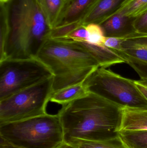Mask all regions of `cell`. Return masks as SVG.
<instances>
[{"mask_svg":"<svg viewBox=\"0 0 147 148\" xmlns=\"http://www.w3.org/2000/svg\"><path fill=\"white\" fill-rule=\"evenodd\" d=\"M88 33L86 29V26L82 25L76 30L71 33L66 39H71L75 41L79 42H87Z\"/></svg>","mask_w":147,"mask_h":148,"instance_id":"44dd1931","label":"cell"},{"mask_svg":"<svg viewBox=\"0 0 147 148\" xmlns=\"http://www.w3.org/2000/svg\"><path fill=\"white\" fill-rule=\"evenodd\" d=\"M121 38L119 54L126 63L132 61L147 64V34L137 32Z\"/></svg>","mask_w":147,"mask_h":148,"instance_id":"ba28073f","label":"cell"},{"mask_svg":"<svg viewBox=\"0 0 147 148\" xmlns=\"http://www.w3.org/2000/svg\"><path fill=\"white\" fill-rule=\"evenodd\" d=\"M88 33L87 43L101 47H106L104 45L105 37L101 25L97 23H90L86 26Z\"/></svg>","mask_w":147,"mask_h":148,"instance_id":"d6986e66","label":"cell"},{"mask_svg":"<svg viewBox=\"0 0 147 148\" xmlns=\"http://www.w3.org/2000/svg\"><path fill=\"white\" fill-rule=\"evenodd\" d=\"M0 148H22L13 146L0 138Z\"/></svg>","mask_w":147,"mask_h":148,"instance_id":"cb8c5ba5","label":"cell"},{"mask_svg":"<svg viewBox=\"0 0 147 148\" xmlns=\"http://www.w3.org/2000/svg\"><path fill=\"white\" fill-rule=\"evenodd\" d=\"M7 0H0V2H5Z\"/></svg>","mask_w":147,"mask_h":148,"instance_id":"83f0119b","label":"cell"},{"mask_svg":"<svg viewBox=\"0 0 147 148\" xmlns=\"http://www.w3.org/2000/svg\"><path fill=\"white\" fill-rule=\"evenodd\" d=\"M53 76L0 101V124L47 114Z\"/></svg>","mask_w":147,"mask_h":148,"instance_id":"8992f818","label":"cell"},{"mask_svg":"<svg viewBox=\"0 0 147 148\" xmlns=\"http://www.w3.org/2000/svg\"><path fill=\"white\" fill-rule=\"evenodd\" d=\"M68 143L79 148H130L126 145L120 136L113 139L102 141L75 140Z\"/></svg>","mask_w":147,"mask_h":148,"instance_id":"9a60e30c","label":"cell"},{"mask_svg":"<svg viewBox=\"0 0 147 148\" xmlns=\"http://www.w3.org/2000/svg\"><path fill=\"white\" fill-rule=\"evenodd\" d=\"M120 136L130 148H147V130H121Z\"/></svg>","mask_w":147,"mask_h":148,"instance_id":"2e32d148","label":"cell"},{"mask_svg":"<svg viewBox=\"0 0 147 148\" xmlns=\"http://www.w3.org/2000/svg\"><path fill=\"white\" fill-rule=\"evenodd\" d=\"M135 82L137 83L142 84V85H143V86L147 88V80L140 79L139 80H136V81H135Z\"/></svg>","mask_w":147,"mask_h":148,"instance_id":"4316f807","label":"cell"},{"mask_svg":"<svg viewBox=\"0 0 147 148\" xmlns=\"http://www.w3.org/2000/svg\"><path fill=\"white\" fill-rule=\"evenodd\" d=\"M36 57L53 75V92L84 82L100 67L84 42L66 38L47 39Z\"/></svg>","mask_w":147,"mask_h":148,"instance_id":"3957f363","label":"cell"},{"mask_svg":"<svg viewBox=\"0 0 147 148\" xmlns=\"http://www.w3.org/2000/svg\"><path fill=\"white\" fill-rule=\"evenodd\" d=\"M3 3L9 28L4 60L36 57L52 29L39 0H7Z\"/></svg>","mask_w":147,"mask_h":148,"instance_id":"7a4b0ae2","label":"cell"},{"mask_svg":"<svg viewBox=\"0 0 147 148\" xmlns=\"http://www.w3.org/2000/svg\"><path fill=\"white\" fill-rule=\"evenodd\" d=\"M53 76L36 57L0 62V101Z\"/></svg>","mask_w":147,"mask_h":148,"instance_id":"52a82bcc","label":"cell"},{"mask_svg":"<svg viewBox=\"0 0 147 148\" xmlns=\"http://www.w3.org/2000/svg\"><path fill=\"white\" fill-rule=\"evenodd\" d=\"M147 10V0H127L115 13L136 17Z\"/></svg>","mask_w":147,"mask_h":148,"instance_id":"e0dca14e","label":"cell"},{"mask_svg":"<svg viewBox=\"0 0 147 148\" xmlns=\"http://www.w3.org/2000/svg\"><path fill=\"white\" fill-rule=\"evenodd\" d=\"M135 84H136V86H137V88H138L139 90L140 91L142 94L144 95V96L146 97V99L147 100V88L145 87V86H143V85H142V84L137 83L135 82Z\"/></svg>","mask_w":147,"mask_h":148,"instance_id":"d4e9b609","label":"cell"},{"mask_svg":"<svg viewBox=\"0 0 147 148\" xmlns=\"http://www.w3.org/2000/svg\"><path fill=\"white\" fill-rule=\"evenodd\" d=\"M67 0H39L42 12L51 29L56 27Z\"/></svg>","mask_w":147,"mask_h":148,"instance_id":"5bb4252c","label":"cell"},{"mask_svg":"<svg viewBox=\"0 0 147 148\" xmlns=\"http://www.w3.org/2000/svg\"><path fill=\"white\" fill-rule=\"evenodd\" d=\"M0 138L22 148H55L64 141L59 116L47 114L0 124Z\"/></svg>","mask_w":147,"mask_h":148,"instance_id":"277c9868","label":"cell"},{"mask_svg":"<svg viewBox=\"0 0 147 148\" xmlns=\"http://www.w3.org/2000/svg\"><path fill=\"white\" fill-rule=\"evenodd\" d=\"M89 92L96 94L122 108L147 109V100L135 81L99 67L84 82Z\"/></svg>","mask_w":147,"mask_h":148,"instance_id":"5b68a950","label":"cell"},{"mask_svg":"<svg viewBox=\"0 0 147 148\" xmlns=\"http://www.w3.org/2000/svg\"><path fill=\"white\" fill-rule=\"evenodd\" d=\"M127 64L138 74L141 79L147 80V64L132 61H128Z\"/></svg>","mask_w":147,"mask_h":148,"instance_id":"603a6c76","label":"cell"},{"mask_svg":"<svg viewBox=\"0 0 147 148\" xmlns=\"http://www.w3.org/2000/svg\"><path fill=\"white\" fill-rule=\"evenodd\" d=\"M82 25H83L81 23H73L53 29L50 32L48 39H58L67 38V36L71 33Z\"/></svg>","mask_w":147,"mask_h":148,"instance_id":"ffe728a7","label":"cell"},{"mask_svg":"<svg viewBox=\"0 0 147 148\" xmlns=\"http://www.w3.org/2000/svg\"><path fill=\"white\" fill-rule=\"evenodd\" d=\"M135 18L121 13H115L100 25L103 29L105 37H124L137 32L133 24Z\"/></svg>","mask_w":147,"mask_h":148,"instance_id":"30bf717a","label":"cell"},{"mask_svg":"<svg viewBox=\"0 0 147 148\" xmlns=\"http://www.w3.org/2000/svg\"><path fill=\"white\" fill-rule=\"evenodd\" d=\"M127 0H98L87 16L81 23L86 26L90 23L100 24L114 14Z\"/></svg>","mask_w":147,"mask_h":148,"instance_id":"8fae6325","label":"cell"},{"mask_svg":"<svg viewBox=\"0 0 147 148\" xmlns=\"http://www.w3.org/2000/svg\"><path fill=\"white\" fill-rule=\"evenodd\" d=\"M123 108L90 92L62 106L58 114L63 128L64 141H102L118 137Z\"/></svg>","mask_w":147,"mask_h":148,"instance_id":"6da1fadb","label":"cell"},{"mask_svg":"<svg viewBox=\"0 0 147 148\" xmlns=\"http://www.w3.org/2000/svg\"><path fill=\"white\" fill-rule=\"evenodd\" d=\"M9 28L3 3L0 2V62L5 60V48L8 36Z\"/></svg>","mask_w":147,"mask_h":148,"instance_id":"ac0fdd59","label":"cell"},{"mask_svg":"<svg viewBox=\"0 0 147 148\" xmlns=\"http://www.w3.org/2000/svg\"><path fill=\"white\" fill-rule=\"evenodd\" d=\"M89 93L83 82L53 92L50 101L64 106L87 95Z\"/></svg>","mask_w":147,"mask_h":148,"instance_id":"4fadbf2b","label":"cell"},{"mask_svg":"<svg viewBox=\"0 0 147 148\" xmlns=\"http://www.w3.org/2000/svg\"><path fill=\"white\" fill-rule=\"evenodd\" d=\"M97 1L98 0H67L55 28L73 23L81 24Z\"/></svg>","mask_w":147,"mask_h":148,"instance_id":"9c48e42d","label":"cell"},{"mask_svg":"<svg viewBox=\"0 0 147 148\" xmlns=\"http://www.w3.org/2000/svg\"><path fill=\"white\" fill-rule=\"evenodd\" d=\"M55 148H79L74 145L66 143L63 141L62 143H60L59 145L56 147Z\"/></svg>","mask_w":147,"mask_h":148,"instance_id":"484cf974","label":"cell"},{"mask_svg":"<svg viewBox=\"0 0 147 148\" xmlns=\"http://www.w3.org/2000/svg\"><path fill=\"white\" fill-rule=\"evenodd\" d=\"M133 24L137 32L147 34V10L135 17Z\"/></svg>","mask_w":147,"mask_h":148,"instance_id":"7402d4cb","label":"cell"},{"mask_svg":"<svg viewBox=\"0 0 147 148\" xmlns=\"http://www.w3.org/2000/svg\"><path fill=\"white\" fill-rule=\"evenodd\" d=\"M121 130H147V109L123 108Z\"/></svg>","mask_w":147,"mask_h":148,"instance_id":"7c38bea8","label":"cell"}]
</instances>
